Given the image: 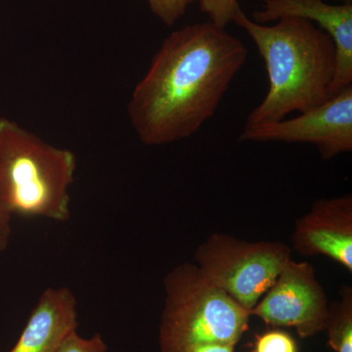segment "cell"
I'll return each mask as SVG.
<instances>
[{
    "label": "cell",
    "instance_id": "8fae6325",
    "mask_svg": "<svg viewBox=\"0 0 352 352\" xmlns=\"http://www.w3.org/2000/svg\"><path fill=\"white\" fill-rule=\"evenodd\" d=\"M340 300L329 305L328 342L337 352H352V289L342 287Z\"/></svg>",
    "mask_w": 352,
    "mask_h": 352
},
{
    "label": "cell",
    "instance_id": "277c9868",
    "mask_svg": "<svg viewBox=\"0 0 352 352\" xmlns=\"http://www.w3.org/2000/svg\"><path fill=\"white\" fill-rule=\"evenodd\" d=\"M164 285L161 352H178L199 344L235 346L249 329L250 312L212 284L198 266H176Z\"/></svg>",
    "mask_w": 352,
    "mask_h": 352
},
{
    "label": "cell",
    "instance_id": "8992f818",
    "mask_svg": "<svg viewBox=\"0 0 352 352\" xmlns=\"http://www.w3.org/2000/svg\"><path fill=\"white\" fill-rule=\"evenodd\" d=\"M240 142L305 143L324 160L352 151V85L292 119L245 126Z\"/></svg>",
    "mask_w": 352,
    "mask_h": 352
},
{
    "label": "cell",
    "instance_id": "2e32d148",
    "mask_svg": "<svg viewBox=\"0 0 352 352\" xmlns=\"http://www.w3.org/2000/svg\"><path fill=\"white\" fill-rule=\"evenodd\" d=\"M12 217L0 206V252L6 251L12 234Z\"/></svg>",
    "mask_w": 352,
    "mask_h": 352
},
{
    "label": "cell",
    "instance_id": "ac0fdd59",
    "mask_svg": "<svg viewBox=\"0 0 352 352\" xmlns=\"http://www.w3.org/2000/svg\"><path fill=\"white\" fill-rule=\"evenodd\" d=\"M340 1H342V3H351L352 0H340Z\"/></svg>",
    "mask_w": 352,
    "mask_h": 352
},
{
    "label": "cell",
    "instance_id": "3957f363",
    "mask_svg": "<svg viewBox=\"0 0 352 352\" xmlns=\"http://www.w3.org/2000/svg\"><path fill=\"white\" fill-rule=\"evenodd\" d=\"M76 156L0 118V206L11 217L67 221Z\"/></svg>",
    "mask_w": 352,
    "mask_h": 352
},
{
    "label": "cell",
    "instance_id": "9a60e30c",
    "mask_svg": "<svg viewBox=\"0 0 352 352\" xmlns=\"http://www.w3.org/2000/svg\"><path fill=\"white\" fill-rule=\"evenodd\" d=\"M56 352H108V346L100 333L83 338L75 330L65 338Z\"/></svg>",
    "mask_w": 352,
    "mask_h": 352
},
{
    "label": "cell",
    "instance_id": "5b68a950",
    "mask_svg": "<svg viewBox=\"0 0 352 352\" xmlns=\"http://www.w3.org/2000/svg\"><path fill=\"white\" fill-rule=\"evenodd\" d=\"M195 258L203 274L249 312L292 259L283 243L247 242L219 233L199 245Z\"/></svg>",
    "mask_w": 352,
    "mask_h": 352
},
{
    "label": "cell",
    "instance_id": "7a4b0ae2",
    "mask_svg": "<svg viewBox=\"0 0 352 352\" xmlns=\"http://www.w3.org/2000/svg\"><path fill=\"white\" fill-rule=\"evenodd\" d=\"M232 22L256 44L267 73L268 91L245 126L283 120L325 103L336 72V46L327 32L310 21L283 18L265 25L248 17L241 7Z\"/></svg>",
    "mask_w": 352,
    "mask_h": 352
},
{
    "label": "cell",
    "instance_id": "4fadbf2b",
    "mask_svg": "<svg viewBox=\"0 0 352 352\" xmlns=\"http://www.w3.org/2000/svg\"><path fill=\"white\" fill-rule=\"evenodd\" d=\"M254 352H298L296 340L281 330H271L258 336Z\"/></svg>",
    "mask_w": 352,
    "mask_h": 352
},
{
    "label": "cell",
    "instance_id": "d6986e66",
    "mask_svg": "<svg viewBox=\"0 0 352 352\" xmlns=\"http://www.w3.org/2000/svg\"><path fill=\"white\" fill-rule=\"evenodd\" d=\"M337 1H338V0H337Z\"/></svg>",
    "mask_w": 352,
    "mask_h": 352
},
{
    "label": "cell",
    "instance_id": "52a82bcc",
    "mask_svg": "<svg viewBox=\"0 0 352 352\" xmlns=\"http://www.w3.org/2000/svg\"><path fill=\"white\" fill-rule=\"evenodd\" d=\"M250 314L272 327H294L305 339L326 330L327 296L311 264L291 259Z\"/></svg>",
    "mask_w": 352,
    "mask_h": 352
},
{
    "label": "cell",
    "instance_id": "7c38bea8",
    "mask_svg": "<svg viewBox=\"0 0 352 352\" xmlns=\"http://www.w3.org/2000/svg\"><path fill=\"white\" fill-rule=\"evenodd\" d=\"M155 16L168 27H171L186 13L195 0H143Z\"/></svg>",
    "mask_w": 352,
    "mask_h": 352
},
{
    "label": "cell",
    "instance_id": "ba28073f",
    "mask_svg": "<svg viewBox=\"0 0 352 352\" xmlns=\"http://www.w3.org/2000/svg\"><path fill=\"white\" fill-rule=\"evenodd\" d=\"M293 17L316 23L335 43L337 63L329 89L330 98L352 85V3L332 6L324 0H264L263 8L254 11L251 19L266 25Z\"/></svg>",
    "mask_w": 352,
    "mask_h": 352
},
{
    "label": "cell",
    "instance_id": "6da1fadb",
    "mask_svg": "<svg viewBox=\"0 0 352 352\" xmlns=\"http://www.w3.org/2000/svg\"><path fill=\"white\" fill-rule=\"evenodd\" d=\"M247 58L244 43L210 21L171 32L127 105L139 140L164 146L194 135L214 117Z\"/></svg>",
    "mask_w": 352,
    "mask_h": 352
},
{
    "label": "cell",
    "instance_id": "30bf717a",
    "mask_svg": "<svg viewBox=\"0 0 352 352\" xmlns=\"http://www.w3.org/2000/svg\"><path fill=\"white\" fill-rule=\"evenodd\" d=\"M78 326V302L73 292L66 287L46 289L9 352H56Z\"/></svg>",
    "mask_w": 352,
    "mask_h": 352
},
{
    "label": "cell",
    "instance_id": "9c48e42d",
    "mask_svg": "<svg viewBox=\"0 0 352 352\" xmlns=\"http://www.w3.org/2000/svg\"><path fill=\"white\" fill-rule=\"evenodd\" d=\"M294 249L305 256H325L352 272V196L315 201L296 224Z\"/></svg>",
    "mask_w": 352,
    "mask_h": 352
},
{
    "label": "cell",
    "instance_id": "5bb4252c",
    "mask_svg": "<svg viewBox=\"0 0 352 352\" xmlns=\"http://www.w3.org/2000/svg\"><path fill=\"white\" fill-rule=\"evenodd\" d=\"M201 12L210 18V22L220 28H226L232 22L234 14L239 8L238 0H199Z\"/></svg>",
    "mask_w": 352,
    "mask_h": 352
},
{
    "label": "cell",
    "instance_id": "e0dca14e",
    "mask_svg": "<svg viewBox=\"0 0 352 352\" xmlns=\"http://www.w3.org/2000/svg\"><path fill=\"white\" fill-rule=\"evenodd\" d=\"M235 346L231 344H208L190 346L178 352H234Z\"/></svg>",
    "mask_w": 352,
    "mask_h": 352
}]
</instances>
